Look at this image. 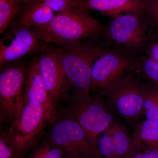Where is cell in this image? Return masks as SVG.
<instances>
[{"label":"cell","mask_w":158,"mask_h":158,"mask_svg":"<svg viewBox=\"0 0 158 158\" xmlns=\"http://www.w3.org/2000/svg\"><path fill=\"white\" fill-rule=\"evenodd\" d=\"M88 11L82 6L56 13L48 24L34 29L43 42L59 45L100 37L106 25L90 16Z\"/></svg>","instance_id":"cell-1"},{"label":"cell","mask_w":158,"mask_h":158,"mask_svg":"<svg viewBox=\"0 0 158 158\" xmlns=\"http://www.w3.org/2000/svg\"><path fill=\"white\" fill-rule=\"evenodd\" d=\"M111 46L104 40L97 37L60 45L57 49L65 77L73 90L90 92L94 63Z\"/></svg>","instance_id":"cell-2"},{"label":"cell","mask_w":158,"mask_h":158,"mask_svg":"<svg viewBox=\"0 0 158 158\" xmlns=\"http://www.w3.org/2000/svg\"><path fill=\"white\" fill-rule=\"evenodd\" d=\"M59 117L55 103H28L20 110L4 135L14 149L24 155L39 144L46 127Z\"/></svg>","instance_id":"cell-3"},{"label":"cell","mask_w":158,"mask_h":158,"mask_svg":"<svg viewBox=\"0 0 158 158\" xmlns=\"http://www.w3.org/2000/svg\"><path fill=\"white\" fill-rule=\"evenodd\" d=\"M90 93L73 90L66 100L65 116L81 127L98 158V139L117 118L102 95L96 94L91 96Z\"/></svg>","instance_id":"cell-4"},{"label":"cell","mask_w":158,"mask_h":158,"mask_svg":"<svg viewBox=\"0 0 158 158\" xmlns=\"http://www.w3.org/2000/svg\"><path fill=\"white\" fill-rule=\"evenodd\" d=\"M100 38L112 46L140 56L153 41L149 18L145 12H132L111 18Z\"/></svg>","instance_id":"cell-5"},{"label":"cell","mask_w":158,"mask_h":158,"mask_svg":"<svg viewBox=\"0 0 158 158\" xmlns=\"http://www.w3.org/2000/svg\"><path fill=\"white\" fill-rule=\"evenodd\" d=\"M144 84L142 79L130 73L102 95L116 116L131 127L143 116Z\"/></svg>","instance_id":"cell-6"},{"label":"cell","mask_w":158,"mask_h":158,"mask_svg":"<svg viewBox=\"0 0 158 158\" xmlns=\"http://www.w3.org/2000/svg\"><path fill=\"white\" fill-rule=\"evenodd\" d=\"M139 56L111 46L94 63L91 70V90L103 94L127 74L133 73Z\"/></svg>","instance_id":"cell-7"},{"label":"cell","mask_w":158,"mask_h":158,"mask_svg":"<svg viewBox=\"0 0 158 158\" xmlns=\"http://www.w3.org/2000/svg\"><path fill=\"white\" fill-rule=\"evenodd\" d=\"M3 68L0 75V119L1 124H6L11 123L19 112L27 68L19 64Z\"/></svg>","instance_id":"cell-8"},{"label":"cell","mask_w":158,"mask_h":158,"mask_svg":"<svg viewBox=\"0 0 158 158\" xmlns=\"http://www.w3.org/2000/svg\"><path fill=\"white\" fill-rule=\"evenodd\" d=\"M48 139L62 148L70 158H97L85 131L67 116L59 117L54 123Z\"/></svg>","instance_id":"cell-9"},{"label":"cell","mask_w":158,"mask_h":158,"mask_svg":"<svg viewBox=\"0 0 158 158\" xmlns=\"http://www.w3.org/2000/svg\"><path fill=\"white\" fill-rule=\"evenodd\" d=\"M43 43L34 28L13 25L0 40L1 68L25 56L39 52Z\"/></svg>","instance_id":"cell-10"},{"label":"cell","mask_w":158,"mask_h":158,"mask_svg":"<svg viewBox=\"0 0 158 158\" xmlns=\"http://www.w3.org/2000/svg\"><path fill=\"white\" fill-rule=\"evenodd\" d=\"M44 42L37 57L40 73L52 100L56 103L65 90V75L57 49Z\"/></svg>","instance_id":"cell-11"},{"label":"cell","mask_w":158,"mask_h":158,"mask_svg":"<svg viewBox=\"0 0 158 158\" xmlns=\"http://www.w3.org/2000/svg\"><path fill=\"white\" fill-rule=\"evenodd\" d=\"M25 85L20 110L26 104L31 102L41 104L56 103L51 98L44 85L40 73L37 56L33 57L29 63Z\"/></svg>","instance_id":"cell-12"},{"label":"cell","mask_w":158,"mask_h":158,"mask_svg":"<svg viewBox=\"0 0 158 158\" xmlns=\"http://www.w3.org/2000/svg\"><path fill=\"white\" fill-rule=\"evenodd\" d=\"M146 0H87L83 6L113 18L132 12H144Z\"/></svg>","instance_id":"cell-13"},{"label":"cell","mask_w":158,"mask_h":158,"mask_svg":"<svg viewBox=\"0 0 158 158\" xmlns=\"http://www.w3.org/2000/svg\"><path fill=\"white\" fill-rule=\"evenodd\" d=\"M52 10L36 0L23 4L13 25L28 28L43 27L48 24L55 15Z\"/></svg>","instance_id":"cell-14"},{"label":"cell","mask_w":158,"mask_h":158,"mask_svg":"<svg viewBox=\"0 0 158 158\" xmlns=\"http://www.w3.org/2000/svg\"><path fill=\"white\" fill-rule=\"evenodd\" d=\"M135 150L147 151L158 149V122L145 119L132 127Z\"/></svg>","instance_id":"cell-15"},{"label":"cell","mask_w":158,"mask_h":158,"mask_svg":"<svg viewBox=\"0 0 158 158\" xmlns=\"http://www.w3.org/2000/svg\"><path fill=\"white\" fill-rule=\"evenodd\" d=\"M107 130L112 137L117 158H126L135 150L129 128L117 119L112 123Z\"/></svg>","instance_id":"cell-16"},{"label":"cell","mask_w":158,"mask_h":158,"mask_svg":"<svg viewBox=\"0 0 158 158\" xmlns=\"http://www.w3.org/2000/svg\"><path fill=\"white\" fill-rule=\"evenodd\" d=\"M143 116L145 119L158 122V85L144 83Z\"/></svg>","instance_id":"cell-17"},{"label":"cell","mask_w":158,"mask_h":158,"mask_svg":"<svg viewBox=\"0 0 158 158\" xmlns=\"http://www.w3.org/2000/svg\"><path fill=\"white\" fill-rule=\"evenodd\" d=\"M133 73L140 78L158 85V62L146 55L138 57Z\"/></svg>","instance_id":"cell-18"},{"label":"cell","mask_w":158,"mask_h":158,"mask_svg":"<svg viewBox=\"0 0 158 158\" xmlns=\"http://www.w3.org/2000/svg\"><path fill=\"white\" fill-rule=\"evenodd\" d=\"M14 0H0V34H4L22 7Z\"/></svg>","instance_id":"cell-19"},{"label":"cell","mask_w":158,"mask_h":158,"mask_svg":"<svg viewBox=\"0 0 158 158\" xmlns=\"http://www.w3.org/2000/svg\"><path fill=\"white\" fill-rule=\"evenodd\" d=\"M28 158H70L62 148L48 139L39 143L29 156Z\"/></svg>","instance_id":"cell-20"},{"label":"cell","mask_w":158,"mask_h":158,"mask_svg":"<svg viewBox=\"0 0 158 158\" xmlns=\"http://www.w3.org/2000/svg\"><path fill=\"white\" fill-rule=\"evenodd\" d=\"M97 152L98 158H117L112 137L107 129L98 139Z\"/></svg>","instance_id":"cell-21"},{"label":"cell","mask_w":158,"mask_h":158,"mask_svg":"<svg viewBox=\"0 0 158 158\" xmlns=\"http://www.w3.org/2000/svg\"><path fill=\"white\" fill-rule=\"evenodd\" d=\"M57 13L69 11L83 6L81 0H36Z\"/></svg>","instance_id":"cell-22"},{"label":"cell","mask_w":158,"mask_h":158,"mask_svg":"<svg viewBox=\"0 0 158 158\" xmlns=\"http://www.w3.org/2000/svg\"><path fill=\"white\" fill-rule=\"evenodd\" d=\"M144 12L149 18L153 40L158 37V0H146Z\"/></svg>","instance_id":"cell-23"},{"label":"cell","mask_w":158,"mask_h":158,"mask_svg":"<svg viewBox=\"0 0 158 158\" xmlns=\"http://www.w3.org/2000/svg\"><path fill=\"white\" fill-rule=\"evenodd\" d=\"M0 158H25V157L24 155L20 154L10 145L4 135H1Z\"/></svg>","instance_id":"cell-24"},{"label":"cell","mask_w":158,"mask_h":158,"mask_svg":"<svg viewBox=\"0 0 158 158\" xmlns=\"http://www.w3.org/2000/svg\"><path fill=\"white\" fill-rule=\"evenodd\" d=\"M125 158H158V149L147 151L135 150Z\"/></svg>","instance_id":"cell-25"},{"label":"cell","mask_w":158,"mask_h":158,"mask_svg":"<svg viewBox=\"0 0 158 158\" xmlns=\"http://www.w3.org/2000/svg\"><path fill=\"white\" fill-rule=\"evenodd\" d=\"M145 54L151 59L158 62V37L152 43Z\"/></svg>","instance_id":"cell-26"},{"label":"cell","mask_w":158,"mask_h":158,"mask_svg":"<svg viewBox=\"0 0 158 158\" xmlns=\"http://www.w3.org/2000/svg\"><path fill=\"white\" fill-rule=\"evenodd\" d=\"M14 1H15L16 2L23 5L24 3L26 2H28V1H31V0H14Z\"/></svg>","instance_id":"cell-27"},{"label":"cell","mask_w":158,"mask_h":158,"mask_svg":"<svg viewBox=\"0 0 158 158\" xmlns=\"http://www.w3.org/2000/svg\"><path fill=\"white\" fill-rule=\"evenodd\" d=\"M81 1L82 2L84 3V2H86L87 0H81Z\"/></svg>","instance_id":"cell-28"}]
</instances>
